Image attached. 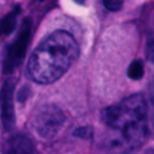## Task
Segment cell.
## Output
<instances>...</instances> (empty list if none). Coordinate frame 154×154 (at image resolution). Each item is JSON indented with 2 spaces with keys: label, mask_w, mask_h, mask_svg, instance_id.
Segmentation results:
<instances>
[{
  "label": "cell",
  "mask_w": 154,
  "mask_h": 154,
  "mask_svg": "<svg viewBox=\"0 0 154 154\" xmlns=\"http://www.w3.org/2000/svg\"><path fill=\"white\" fill-rule=\"evenodd\" d=\"M108 134L105 146L111 154H129L137 150L150 134L146 97L135 93L101 111Z\"/></svg>",
  "instance_id": "1"
},
{
  "label": "cell",
  "mask_w": 154,
  "mask_h": 154,
  "mask_svg": "<svg viewBox=\"0 0 154 154\" xmlns=\"http://www.w3.org/2000/svg\"><path fill=\"white\" fill-rule=\"evenodd\" d=\"M79 45L71 34L56 31L35 48L27 62L26 75L38 84H51L71 67L79 57Z\"/></svg>",
  "instance_id": "2"
},
{
  "label": "cell",
  "mask_w": 154,
  "mask_h": 154,
  "mask_svg": "<svg viewBox=\"0 0 154 154\" xmlns=\"http://www.w3.org/2000/svg\"><path fill=\"white\" fill-rule=\"evenodd\" d=\"M66 116L60 107L51 104L42 105L35 111L31 127L32 131L43 140L57 137L66 124Z\"/></svg>",
  "instance_id": "3"
},
{
  "label": "cell",
  "mask_w": 154,
  "mask_h": 154,
  "mask_svg": "<svg viewBox=\"0 0 154 154\" xmlns=\"http://www.w3.org/2000/svg\"><path fill=\"white\" fill-rule=\"evenodd\" d=\"M32 26V21L29 18L24 19L21 23L18 36L6 49L3 65H2V71L4 75L12 73L22 63L25 57L26 48L29 46V39H31Z\"/></svg>",
  "instance_id": "4"
},
{
  "label": "cell",
  "mask_w": 154,
  "mask_h": 154,
  "mask_svg": "<svg viewBox=\"0 0 154 154\" xmlns=\"http://www.w3.org/2000/svg\"><path fill=\"white\" fill-rule=\"evenodd\" d=\"M16 81L14 79H8L3 84L0 93L1 97V122L6 131H12L16 125L14 108V90Z\"/></svg>",
  "instance_id": "5"
},
{
  "label": "cell",
  "mask_w": 154,
  "mask_h": 154,
  "mask_svg": "<svg viewBox=\"0 0 154 154\" xmlns=\"http://www.w3.org/2000/svg\"><path fill=\"white\" fill-rule=\"evenodd\" d=\"M2 154H38L36 145L24 134H17L6 143Z\"/></svg>",
  "instance_id": "6"
},
{
  "label": "cell",
  "mask_w": 154,
  "mask_h": 154,
  "mask_svg": "<svg viewBox=\"0 0 154 154\" xmlns=\"http://www.w3.org/2000/svg\"><path fill=\"white\" fill-rule=\"evenodd\" d=\"M21 11L20 5H16L13 8L12 12L6 14L0 21V36L3 35H10L14 32L17 26V17Z\"/></svg>",
  "instance_id": "7"
},
{
  "label": "cell",
  "mask_w": 154,
  "mask_h": 154,
  "mask_svg": "<svg viewBox=\"0 0 154 154\" xmlns=\"http://www.w3.org/2000/svg\"><path fill=\"white\" fill-rule=\"evenodd\" d=\"M147 102V113H148V124L150 133H154V81L149 86V93Z\"/></svg>",
  "instance_id": "8"
},
{
  "label": "cell",
  "mask_w": 154,
  "mask_h": 154,
  "mask_svg": "<svg viewBox=\"0 0 154 154\" xmlns=\"http://www.w3.org/2000/svg\"><path fill=\"white\" fill-rule=\"evenodd\" d=\"M127 75L132 80H140L144 77V65L142 61L135 60L129 65L127 70Z\"/></svg>",
  "instance_id": "9"
},
{
  "label": "cell",
  "mask_w": 154,
  "mask_h": 154,
  "mask_svg": "<svg viewBox=\"0 0 154 154\" xmlns=\"http://www.w3.org/2000/svg\"><path fill=\"white\" fill-rule=\"evenodd\" d=\"M123 0H103V5L110 12H118L122 8Z\"/></svg>",
  "instance_id": "10"
},
{
  "label": "cell",
  "mask_w": 154,
  "mask_h": 154,
  "mask_svg": "<svg viewBox=\"0 0 154 154\" xmlns=\"http://www.w3.org/2000/svg\"><path fill=\"white\" fill-rule=\"evenodd\" d=\"M146 57L151 63L154 64V32L150 35L146 44Z\"/></svg>",
  "instance_id": "11"
},
{
  "label": "cell",
  "mask_w": 154,
  "mask_h": 154,
  "mask_svg": "<svg viewBox=\"0 0 154 154\" xmlns=\"http://www.w3.org/2000/svg\"><path fill=\"white\" fill-rule=\"evenodd\" d=\"M29 91H31V90H29V86H23V87L19 90L18 95H17V99H18V101L19 102L26 101L27 97H29Z\"/></svg>",
  "instance_id": "12"
},
{
  "label": "cell",
  "mask_w": 154,
  "mask_h": 154,
  "mask_svg": "<svg viewBox=\"0 0 154 154\" xmlns=\"http://www.w3.org/2000/svg\"><path fill=\"white\" fill-rule=\"evenodd\" d=\"M91 132L92 131H90V129L88 127H81L75 130V135L80 136V137H89Z\"/></svg>",
  "instance_id": "13"
},
{
  "label": "cell",
  "mask_w": 154,
  "mask_h": 154,
  "mask_svg": "<svg viewBox=\"0 0 154 154\" xmlns=\"http://www.w3.org/2000/svg\"><path fill=\"white\" fill-rule=\"evenodd\" d=\"M143 154H154V147H151V148L147 149Z\"/></svg>",
  "instance_id": "14"
},
{
  "label": "cell",
  "mask_w": 154,
  "mask_h": 154,
  "mask_svg": "<svg viewBox=\"0 0 154 154\" xmlns=\"http://www.w3.org/2000/svg\"><path fill=\"white\" fill-rule=\"evenodd\" d=\"M75 2H78V3H83L84 0H75Z\"/></svg>",
  "instance_id": "15"
},
{
  "label": "cell",
  "mask_w": 154,
  "mask_h": 154,
  "mask_svg": "<svg viewBox=\"0 0 154 154\" xmlns=\"http://www.w3.org/2000/svg\"><path fill=\"white\" fill-rule=\"evenodd\" d=\"M42 1H43V0H42Z\"/></svg>",
  "instance_id": "16"
}]
</instances>
